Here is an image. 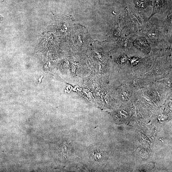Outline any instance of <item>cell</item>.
I'll use <instances>...</instances> for the list:
<instances>
[{
	"label": "cell",
	"mask_w": 172,
	"mask_h": 172,
	"mask_svg": "<svg viewBox=\"0 0 172 172\" xmlns=\"http://www.w3.org/2000/svg\"><path fill=\"white\" fill-rule=\"evenodd\" d=\"M134 46L142 51L148 53L150 51V47L147 39L144 37H137L133 43Z\"/></svg>",
	"instance_id": "1"
},
{
	"label": "cell",
	"mask_w": 172,
	"mask_h": 172,
	"mask_svg": "<svg viewBox=\"0 0 172 172\" xmlns=\"http://www.w3.org/2000/svg\"><path fill=\"white\" fill-rule=\"evenodd\" d=\"M135 7L140 10H143L148 6H153L152 2L150 0H133Z\"/></svg>",
	"instance_id": "2"
},
{
	"label": "cell",
	"mask_w": 172,
	"mask_h": 172,
	"mask_svg": "<svg viewBox=\"0 0 172 172\" xmlns=\"http://www.w3.org/2000/svg\"><path fill=\"white\" fill-rule=\"evenodd\" d=\"M140 60V59L139 58L137 57H134L131 59V62L133 65H135V64L138 63Z\"/></svg>",
	"instance_id": "3"
},
{
	"label": "cell",
	"mask_w": 172,
	"mask_h": 172,
	"mask_svg": "<svg viewBox=\"0 0 172 172\" xmlns=\"http://www.w3.org/2000/svg\"><path fill=\"white\" fill-rule=\"evenodd\" d=\"M155 3L165 4L167 3V0H154Z\"/></svg>",
	"instance_id": "4"
}]
</instances>
